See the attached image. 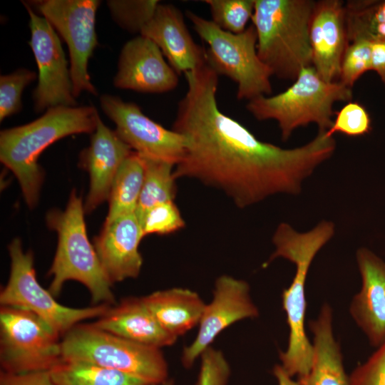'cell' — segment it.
<instances>
[{
	"label": "cell",
	"instance_id": "obj_22",
	"mask_svg": "<svg viewBox=\"0 0 385 385\" xmlns=\"http://www.w3.org/2000/svg\"><path fill=\"white\" fill-rule=\"evenodd\" d=\"M332 319V309L325 303L317 317L309 321L314 336L312 362L309 372L297 378L299 385H351L339 344L334 337Z\"/></svg>",
	"mask_w": 385,
	"mask_h": 385
},
{
	"label": "cell",
	"instance_id": "obj_11",
	"mask_svg": "<svg viewBox=\"0 0 385 385\" xmlns=\"http://www.w3.org/2000/svg\"><path fill=\"white\" fill-rule=\"evenodd\" d=\"M44 17L68 45L74 97L83 91L96 95L88 71V61L98 45L97 0H43L26 3Z\"/></svg>",
	"mask_w": 385,
	"mask_h": 385
},
{
	"label": "cell",
	"instance_id": "obj_40",
	"mask_svg": "<svg viewBox=\"0 0 385 385\" xmlns=\"http://www.w3.org/2000/svg\"><path fill=\"white\" fill-rule=\"evenodd\" d=\"M162 385H174V381L173 379H168L167 380L164 384Z\"/></svg>",
	"mask_w": 385,
	"mask_h": 385
},
{
	"label": "cell",
	"instance_id": "obj_13",
	"mask_svg": "<svg viewBox=\"0 0 385 385\" xmlns=\"http://www.w3.org/2000/svg\"><path fill=\"white\" fill-rule=\"evenodd\" d=\"M101 105L114 122L117 135L135 152L175 165L184 157L185 138L148 118L138 105L111 95L102 96Z\"/></svg>",
	"mask_w": 385,
	"mask_h": 385
},
{
	"label": "cell",
	"instance_id": "obj_1",
	"mask_svg": "<svg viewBox=\"0 0 385 385\" xmlns=\"http://www.w3.org/2000/svg\"><path fill=\"white\" fill-rule=\"evenodd\" d=\"M184 75L188 88L172 128L187 142L176 180H197L245 208L275 194L300 193L302 182L333 155L336 141L324 130L291 149L259 140L219 108L218 75L207 63Z\"/></svg>",
	"mask_w": 385,
	"mask_h": 385
},
{
	"label": "cell",
	"instance_id": "obj_12",
	"mask_svg": "<svg viewBox=\"0 0 385 385\" xmlns=\"http://www.w3.org/2000/svg\"><path fill=\"white\" fill-rule=\"evenodd\" d=\"M29 15V45L38 67L33 93L37 112L57 106H76L70 69L60 39L51 24L24 3Z\"/></svg>",
	"mask_w": 385,
	"mask_h": 385
},
{
	"label": "cell",
	"instance_id": "obj_2",
	"mask_svg": "<svg viewBox=\"0 0 385 385\" xmlns=\"http://www.w3.org/2000/svg\"><path fill=\"white\" fill-rule=\"evenodd\" d=\"M335 227L323 220L308 232H299L286 222L280 223L272 237L274 252L264 264L282 257L294 264L296 271L290 286L282 294V307L289 326L287 348L279 354L281 365L292 377L307 374L310 370L313 346L305 332L307 308L305 283L309 267L319 251L332 239Z\"/></svg>",
	"mask_w": 385,
	"mask_h": 385
},
{
	"label": "cell",
	"instance_id": "obj_21",
	"mask_svg": "<svg viewBox=\"0 0 385 385\" xmlns=\"http://www.w3.org/2000/svg\"><path fill=\"white\" fill-rule=\"evenodd\" d=\"M91 324L129 341L159 349L177 340L160 327L142 297L123 299Z\"/></svg>",
	"mask_w": 385,
	"mask_h": 385
},
{
	"label": "cell",
	"instance_id": "obj_37",
	"mask_svg": "<svg viewBox=\"0 0 385 385\" xmlns=\"http://www.w3.org/2000/svg\"><path fill=\"white\" fill-rule=\"evenodd\" d=\"M371 70L375 71L385 83V40L371 42Z\"/></svg>",
	"mask_w": 385,
	"mask_h": 385
},
{
	"label": "cell",
	"instance_id": "obj_29",
	"mask_svg": "<svg viewBox=\"0 0 385 385\" xmlns=\"http://www.w3.org/2000/svg\"><path fill=\"white\" fill-rule=\"evenodd\" d=\"M159 4L157 0L108 1L112 16L119 25L129 32L140 34Z\"/></svg>",
	"mask_w": 385,
	"mask_h": 385
},
{
	"label": "cell",
	"instance_id": "obj_16",
	"mask_svg": "<svg viewBox=\"0 0 385 385\" xmlns=\"http://www.w3.org/2000/svg\"><path fill=\"white\" fill-rule=\"evenodd\" d=\"M312 66L327 82L339 81L349 44L345 4L339 0L315 1L309 25Z\"/></svg>",
	"mask_w": 385,
	"mask_h": 385
},
{
	"label": "cell",
	"instance_id": "obj_19",
	"mask_svg": "<svg viewBox=\"0 0 385 385\" xmlns=\"http://www.w3.org/2000/svg\"><path fill=\"white\" fill-rule=\"evenodd\" d=\"M140 35L153 41L178 74L207 63L206 51L191 36L180 10L173 4H159Z\"/></svg>",
	"mask_w": 385,
	"mask_h": 385
},
{
	"label": "cell",
	"instance_id": "obj_31",
	"mask_svg": "<svg viewBox=\"0 0 385 385\" xmlns=\"http://www.w3.org/2000/svg\"><path fill=\"white\" fill-rule=\"evenodd\" d=\"M35 72L20 68L0 78V120L19 112L24 89L36 79Z\"/></svg>",
	"mask_w": 385,
	"mask_h": 385
},
{
	"label": "cell",
	"instance_id": "obj_27",
	"mask_svg": "<svg viewBox=\"0 0 385 385\" xmlns=\"http://www.w3.org/2000/svg\"><path fill=\"white\" fill-rule=\"evenodd\" d=\"M345 11L349 42L359 38L385 40V1H349Z\"/></svg>",
	"mask_w": 385,
	"mask_h": 385
},
{
	"label": "cell",
	"instance_id": "obj_32",
	"mask_svg": "<svg viewBox=\"0 0 385 385\" xmlns=\"http://www.w3.org/2000/svg\"><path fill=\"white\" fill-rule=\"evenodd\" d=\"M371 42L363 38L349 42L341 63L339 82L351 88L361 75L371 70Z\"/></svg>",
	"mask_w": 385,
	"mask_h": 385
},
{
	"label": "cell",
	"instance_id": "obj_17",
	"mask_svg": "<svg viewBox=\"0 0 385 385\" xmlns=\"http://www.w3.org/2000/svg\"><path fill=\"white\" fill-rule=\"evenodd\" d=\"M143 237L135 212L103 224L93 247L111 284L139 275L143 258L138 247Z\"/></svg>",
	"mask_w": 385,
	"mask_h": 385
},
{
	"label": "cell",
	"instance_id": "obj_3",
	"mask_svg": "<svg viewBox=\"0 0 385 385\" xmlns=\"http://www.w3.org/2000/svg\"><path fill=\"white\" fill-rule=\"evenodd\" d=\"M98 119L93 106H57L29 123L1 131V162L17 178L30 207L38 202L43 180L38 163L41 153L62 138L93 133Z\"/></svg>",
	"mask_w": 385,
	"mask_h": 385
},
{
	"label": "cell",
	"instance_id": "obj_20",
	"mask_svg": "<svg viewBox=\"0 0 385 385\" xmlns=\"http://www.w3.org/2000/svg\"><path fill=\"white\" fill-rule=\"evenodd\" d=\"M133 150L99 118L90 146L83 152L81 163L88 170L90 187L85 213L91 212L108 200L115 177Z\"/></svg>",
	"mask_w": 385,
	"mask_h": 385
},
{
	"label": "cell",
	"instance_id": "obj_6",
	"mask_svg": "<svg viewBox=\"0 0 385 385\" xmlns=\"http://www.w3.org/2000/svg\"><path fill=\"white\" fill-rule=\"evenodd\" d=\"M352 96L351 88L339 81H324L309 66L284 91L249 101L246 108L258 120H276L282 141H287L295 129L309 123H316L319 130H328L333 124L334 103L350 101Z\"/></svg>",
	"mask_w": 385,
	"mask_h": 385
},
{
	"label": "cell",
	"instance_id": "obj_14",
	"mask_svg": "<svg viewBox=\"0 0 385 385\" xmlns=\"http://www.w3.org/2000/svg\"><path fill=\"white\" fill-rule=\"evenodd\" d=\"M258 316L259 310L252 299L249 284L230 275L220 276L215 282L212 299L205 304L197 335L183 349L182 364L190 368L222 332L237 322Z\"/></svg>",
	"mask_w": 385,
	"mask_h": 385
},
{
	"label": "cell",
	"instance_id": "obj_24",
	"mask_svg": "<svg viewBox=\"0 0 385 385\" xmlns=\"http://www.w3.org/2000/svg\"><path fill=\"white\" fill-rule=\"evenodd\" d=\"M145 174L144 163L133 151L123 162L113 180L108 201L109 210L104 223L118 217L135 212Z\"/></svg>",
	"mask_w": 385,
	"mask_h": 385
},
{
	"label": "cell",
	"instance_id": "obj_35",
	"mask_svg": "<svg viewBox=\"0 0 385 385\" xmlns=\"http://www.w3.org/2000/svg\"><path fill=\"white\" fill-rule=\"evenodd\" d=\"M351 385H385V341L349 376Z\"/></svg>",
	"mask_w": 385,
	"mask_h": 385
},
{
	"label": "cell",
	"instance_id": "obj_23",
	"mask_svg": "<svg viewBox=\"0 0 385 385\" xmlns=\"http://www.w3.org/2000/svg\"><path fill=\"white\" fill-rule=\"evenodd\" d=\"M160 327L178 339L199 324L205 303L189 289L174 287L142 297Z\"/></svg>",
	"mask_w": 385,
	"mask_h": 385
},
{
	"label": "cell",
	"instance_id": "obj_4",
	"mask_svg": "<svg viewBox=\"0 0 385 385\" xmlns=\"http://www.w3.org/2000/svg\"><path fill=\"white\" fill-rule=\"evenodd\" d=\"M315 1L255 0L252 18L261 61L279 78L295 81L312 66L309 25Z\"/></svg>",
	"mask_w": 385,
	"mask_h": 385
},
{
	"label": "cell",
	"instance_id": "obj_33",
	"mask_svg": "<svg viewBox=\"0 0 385 385\" xmlns=\"http://www.w3.org/2000/svg\"><path fill=\"white\" fill-rule=\"evenodd\" d=\"M327 134L332 136L341 133L347 136L356 137L370 132L371 121L366 108L358 102H348L339 112Z\"/></svg>",
	"mask_w": 385,
	"mask_h": 385
},
{
	"label": "cell",
	"instance_id": "obj_30",
	"mask_svg": "<svg viewBox=\"0 0 385 385\" xmlns=\"http://www.w3.org/2000/svg\"><path fill=\"white\" fill-rule=\"evenodd\" d=\"M143 236L174 233L185 225L174 201L158 204L148 209L139 220Z\"/></svg>",
	"mask_w": 385,
	"mask_h": 385
},
{
	"label": "cell",
	"instance_id": "obj_28",
	"mask_svg": "<svg viewBox=\"0 0 385 385\" xmlns=\"http://www.w3.org/2000/svg\"><path fill=\"white\" fill-rule=\"evenodd\" d=\"M212 21L222 29L240 34L247 29L252 18L255 0H205Z\"/></svg>",
	"mask_w": 385,
	"mask_h": 385
},
{
	"label": "cell",
	"instance_id": "obj_5",
	"mask_svg": "<svg viewBox=\"0 0 385 385\" xmlns=\"http://www.w3.org/2000/svg\"><path fill=\"white\" fill-rule=\"evenodd\" d=\"M84 213L81 198L73 190L64 211L52 210L46 216L48 227L58 234L57 249L48 271L52 280L48 290L58 297L66 281L76 280L87 287L93 303L111 305L115 304L112 284L88 240Z\"/></svg>",
	"mask_w": 385,
	"mask_h": 385
},
{
	"label": "cell",
	"instance_id": "obj_10",
	"mask_svg": "<svg viewBox=\"0 0 385 385\" xmlns=\"http://www.w3.org/2000/svg\"><path fill=\"white\" fill-rule=\"evenodd\" d=\"M9 253L11 270L8 282L0 292L1 306L15 307L34 313L60 336L83 320L101 317L111 306L101 304L71 308L61 305L37 281L32 252H24L20 239L15 238L9 244Z\"/></svg>",
	"mask_w": 385,
	"mask_h": 385
},
{
	"label": "cell",
	"instance_id": "obj_25",
	"mask_svg": "<svg viewBox=\"0 0 385 385\" xmlns=\"http://www.w3.org/2000/svg\"><path fill=\"white\" fill-rule=\"evenodd\" d=\"M51 373L69 385H154L118 370L78 361L61 360Z\"/></svg>",
	"mask_w": 385,
	"mask_h": 385
},
{
	"label": "cell",
	"instance_id": "obj_15",
	"mask_svg": "<svg viewBox=\"0 0 385 385\" xmlns=\"http://www.w3.org/2000/svg\"><path fill=\"white\" fill-rule=\"evenodd\" d=\"M178 75L158 46L140 35L123 46L113 83L120 89L161 93L177 87Z\"/></svg>",
	"mask_w": 385,
	"mask_h": 385
},
{
	"label": "cell",
	"instance_id": "obj_8",
	"mask_svg": "<svg viewBox=\"0 0 385 385\" xmlns=\"http://www.w3.org/2000/svg\"><path fill=\"white\" fill-rule=\"evenodd\" d=\"M186 16L197 34L208 46L207 63L217 73L237 85V98L251 101L272 93L270 68L260 58L257 36L253 25L242 33L226 31L211 20L186 11Z\"/></svg>",
	"mask_w": 385,
	"mask_h": 385
},
{
	"label": "cell",
	"instance_id": "obj_39",
	"mask_svg": "<svg viewBox=\"0 0 385 385\" xmlns=\"http://www.w3.org/2000/svg\"><path fill=\"white\" fill-rule=\"evenodd\" d=\"M53 381H55V383L56 384V385H69L67 383L63 381H61V380H58V379H53Z\"/></svg>",
	"mask_w": 385,
	"mask_h": 385
},
{
	"label": "cell",
	"instance_id": "obj_34",
	"mask_svg": "<svg viewBox=\"0 0 385 385\" xmlns=\"http://www.w3.org/2000/svg\"><path fill=\"white\" fill-rule=\"evenodd\" d=\"M200 358V369L195 385H227L230 367L223 354L210 346Z\"/></svg>",
	"mask_w": 385,
	"mask_h": 385
},
{
	"label": "cell",
	"instance_id": "obj_9",
	"mask_svg": "<svg viewBox=\"0 0 385 385\" xmlns=\"http://www.w3.org/2000/svg\"><path fill=\"white\" fill-rule=\"evenodd\" d=\"M60 337L34 313L15 307L1 306V371H51L61 361Z\"/></svg>",
	"mask_w": 385,
	"mask_h": 385
},
{
	"label": "cell",
	"instance_id": "obj_7",
	"mask_svg": "<svg viewBox=\"0 0 385 385\" xmlns=\"http://www.w3.org/2000/svg\"><path fill=\"white\" fill-rule=\"evenodd\" d=\"M61 360L84 361L162 385L168 380L160 349L138 344L90 324H77L61 340Z\"/></svg>",
	"mask_w": 385,
	"mask_h": 385
},
{
	"label": "cell",
	"instance_id": "obj_26",
	"mask_svg": "<svg viewBox=\"0 0 385 385\" xmlns=\"http://www.w3.org/2000/svg\"><path fill=\"white\" fill-rule=\"evenodd\" d=\"M140 156L144 163L145 174L135 211L138 220L150 207L174 201L177 193L173 169L175 165L155 158Z\"/></svg>",
	"mask_w": 385,
	"mask_h": 385
},
{
	"label": "cell",
	"instance_id": "obj_36",
	"mask_svg": "<svg viewBox=\"0 0 385 385\" xmlns=\"http://www.w3.org/2000/svg\"><path fill=\"white\" fill-rule=\"evenodd\" d=\"M0 385H56L51 371L24 373L0 372Z\"/></svg>",
	"mask_w": 385,
	"mask_h": 385
},
{
	"label": "cell",
	"instance_id": "obj_38",
	"mask_svg": "<svg viewBox=\"0 0 385 385\" xmlns=\"http://www.w3.org/2000/svg\"><path fill=\"white\" fill-rule=\"evenodd\" d=\"M272 372L278 385H299L298 381L294 380L281 364H276L273 368Z\"/></svg>",
	"mask_w": 385,
	"mask_h": 385
},
{
	"label": "cell",
	"instance_id": "obj_18",
	"mask_svg": "<svg viewBox=\"0 0 385 385\" xmlns=\"http://www.w3.org/2000/svg\"><path fill=\"white\" fill-rule=\"evenodd\" d=\"M356 257L361 288L349 312L370 344L378 347L385 341V262L365 247L357 250Z\"/></svg>",
	"mask_w": 385,
	"mask_h": 385
}]
</instances>
